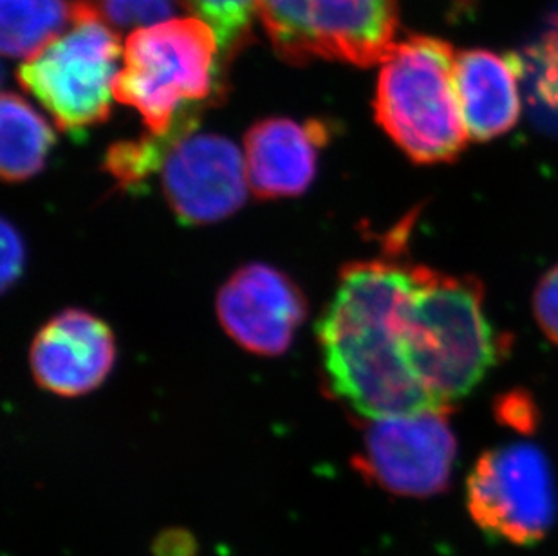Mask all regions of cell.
<instances>
[{
    "instance_id": "16",
    "label": "cell",
    "mask_w": 558,
    "mask_h": 556,
    "mask_svg": "<svg viewBox=\"0 0 558 556\" xmlns=\"http://www.w3.org/2000/svg\"><path fill=\"white\" fill-rule=\"evenodd\" d=\"M175 131L140 142L118 143L107 154V170L123 189H140L159 167H163L165 154Z\"/></svg>"
},
{
    "instance_id": "13",
    "label": "cell",
    "mask_w": 558,
    "mask_h": 556,
    "mask_svg": "<svg viewBox=\"0 0 558 556\" xmlns=\"http://www.w3.org/2000/svg\"><path fill=\"white\" fill-rule=\"evenodd\" d=\"M519 63L486 49L456 53L453 85L469 136L490 142L511 131L521 116Z\"/></svg>"
},
{
    "instance_id": "22",
    "label": "cell",
    "mask_w": 558,
    "mask_h": 556,
    "mask_svg": "<svg viewBox=\"0 0 558 556\" xmlns=\"http://www.w3.org/2000/svg\"><path fill=\"white\" fill-rule=\"evenodd\" d=\"M156 553H158V556H194V541L186 533L169 531V533L159 536Z\"/></svg>"
},
{
    "instance_id": "18",
    "label": "cell",
    "mask_w": 558,
    "mask_h": 556,
    "mask_svg": "<svg viewBox=\"0 0 558 556\" xmlns=\"http://www.w3.org/2000/svg\"><path fill=\"white\" fill-rule=\"evenodd\" d=\"M181 2L185 4V0H101V10L118 26H153L172 15Z\"/></svg>"
},
{
    "instance_id": "15",
    "label": "cell",
    "mask_w": 558,
    "mask_h": 556,
    "mask_svg": "<svg viewBox=\"0 0 558 556\" xmlns=\"http://www.w3.org/2000/svg\"><path fill=\"white\" fill-rule=\"evenodd\" d=\"M65 0H0V48L5 57H33L69 26Z\"/></svg>"
},
{
    "instance_id": "9",
    "label": "cell",
    "mask_w": 558,
    "mask_h": 556,
    "mask_svg": "<svg viewBox=\"0 0 558 556\" xmlns=\"http://www.w3.org/2000/svg\"><path fill=\"white\" fill-rule=\"evenodd\" d=\"M192 129L180 126L165 154V195L186 225L222 221L248 194L246 161L227 137L192 134Z\"/></svg>"
},
{
    "instance_id": "20",
    "label": "cell",
    "mask_w": 558,
    "mask_h": 556,
    "mask_svg": "<svg viewBox=\"0 0 558 556\" xmlns=\"http://www.w3.org/2000/svg\"><path fill=\"white\" fill-rule=\"evenodd\" d=\"M24 268V244L15 226L2 221V289L8 291L11 283L16 282Z\"/></svg>"
},
{
    "instance_id": "8",
    "label": "cell",
    "mask_w": 558,
    "mask_h": 556,
    "mask_svg": "<svg viewBox=\"0 0 558 556\" xmlns=\"http://www.w3.org/2000/svg\"><path fill=\"white\" fill-rule=\"evenodd\" d=\"M448 414L430 410L367 421L354 470L387 494L414 499L442 494L458 454Z\"/></svg>"
},
{
    "instance_id": "14",
    "label": "cell",
    "mask_w": 558,
    "mask_h": 556,
    "mask_svg": "<svg viewBox=\"0 0 558 556\" xmlns=\"http://www.w3.org/2000/svg\"><path fill=\"white\" fill-rule=\"evenodd\" d=\"M0 170L10 183H21L43 170L54 145L48 121L19 95L0 101Z\"/></svg>"
},
{
    "instance_id": "12",
    "label": "cell",
    "mask_w": 558,
    "mask_h": 556,
    "mask_svg": "<svg viewBox=\"0 0 558 556\" xmlns=\"http://www.w3.org/2000/svg\"><path fill=\"white\" fill-rule=\"evenodd\" d=\"M322 121L296 123L284 118L258 121L244 140L250 186L266 200L306 192L315 179L318 150L326 145Z\"/></svg>"
},
{
    "instance_id": "3",
    "label": "cell",
    "mask_w": 558,
    "mask_h": 556,
    "mask_svg": "<svg viewBox=\"0 0 558 556\" xmlns=\"http://www.w3.org/2000/svg\"><path fill=\"white\" fill-rule=\"evenodd\" d=\"M453 65L452 46L425 35L395 44L381 62L376 121L414 164H450L466 148Z\"/></svg>"
},
{
    "instance_id": "6",
    "label": "cell",
    "mask_w": 558,
    "mask_h": 556,
    "mask_svg": "<svg viewBox=\"0 0 558 556\" xmlns=\"http://www.w3.org/2000/svg\"><path fill=\"white\" fill-rule=\"evenodd\" d=\"M257 13L288 62L324 58L360 68L384 62L400 22L396 0H257Z\"/></svg>"
},
{
    "instance_id": "19",
    "label": "cell",
    "mask_w": 558,
    "mask_h": 556,
    "mask_svg": "<svg viewBox=\"0 0 558 556\" xmlns=\"http://www.w3.org/2000/svg\"><path fill=\"white\" fill-rule=\"evenodd\" d=\"M533 311L544 335L558 346V264L541 278L533 297Z\"/></svg>"
},
{
    "instance_id": "1",
    "label": "cell",
    "mask_w": 558,
    "mask_h": 556,
    "mask_svg": "<svg viewBox=\"0 0 558 556\" xmlns=\"http://www.w3.org/2000/svg\"><path fill=\"white\" fill-rule=\"evenodd\" d=\"M416 266L371 258L343 269L318 326L332 392L364 420L450 412L414 373L401 338L400 313Z\"/></svg>"
},
{
    "instance_id": "4",
    "label": "cell",
    "mask_w": 558,
    "mask_h": 556,
    "mask_svg": "<svg viewBox=\"0 0 558 556\" xmlns=\"http://www.w3.org/2000/svg\"><path fill=\"white\" fill-rule=\"evenodd\" d=\"M219 40L201 19L137 27L126 38L114 98L134 107L156 136L192 123L217 90Z\"/></svg>"
},
{
    "instance_id": "2",
    "label": "cell",
    "mask_w": 558,
    "mask_h": 556,
    "mask_svg": "<svg viewBox=\"0 0 558 556\" xmlns=\"http://www.w3.org/2000/svg\"><path fill=\"white\" fill-rule=\"evenodd\" d=\"M400 327L414 373L448 409L481 384L506 349L486 316L480 280L427 266H416Z\"/></svg>"
},
{
    "instance_id": "5",
    "label": "cell",
    "mask_w": 558,
    "mask_h": 556,
    "mask_svg": "<svg viewBox=\"0 0 558 556\" xmlns=\"http://www.w3.org/2000/svg\"><path fill=\"white\" fill-rule=\"evenodd\" d=\"M71 4L69 26L22 63L19 82L62 131L84 134L111 111L122 46L95 2Z\"/></svg>"
},
{
    "instance_id": "17",
    "label": "cell",
    "mask_w": 558,
    "mask_h": 556,
    "mask_svg": "<svg viewBox=\"0 0 558 556\" xmlns=\"http://www.w3.org/2000/svg\"><path fill=\"white\" fill-rule=\"evenodd\" d=\"M185 5L214 29L227 57L246 43L257 11V0H185Z\"/></svg>"
},
{
    "instance_id": "10",
    "label": "cell",
    "mask_w": 558,
    "mask_h": 556,
    "mask_svg": "<svg viewBox=\"0 0 558 556\" xmlns=\"http://www.w3.org/2000/svg\"><path fill=\"white\" fill-rule=\"evenodd\" d=\"M217 315L225 331L246 351L277 356L290 347L304 321L306 300L279 269L252 264L222 286Z\"/></svg>"
},
{
    "instance_id": "7",
    "label": "cell",
    "mask_w": 558,
    "mask_h": 556,
    "mask_svg": "<svg viewBox=\"0 0 558 556\" xmlns=\"http://www.w3.org/2000/svg\"><path fill=\"white\" fill-rule=\"evenodd\" d=\"M469 509L492 539L515 546L543 541L557 513L554 475L543 450L511 443L485 451L470 473Z\"/></svg>"
},
{
    "instance_id": "11",
    "label": "cell",
    "mask_w": 558,
    "mask_h": 556,
    "mask_svg": "<svg viewBox=\"0 0 558 556\" xmlns=\"http://www.w3.org/2000/svg\"><path fill=\"white\" fill-rule=\"evenodd\" d=\"M117 358L106 322L80 310L54 316L32 343V371L37 384L59 396H82L104 384Z\"/></svg>"
},
{
    "instance_id": "21",
    "label": "cell",
    "mask_w": 558,
    "mask_h": 556,
    "mask_svg": "<svg viewBox=\"0 0 558 556\" xmlns=\"http://www.w3.org/2000/svg\"><path fill=\"white\" fill-rule=\"evenodd\" d=\"M497 412L506 425L519 432H532L535 428V407L532 399L521 392H510L500 399Z\"/></svg>"
}]
</instances>
